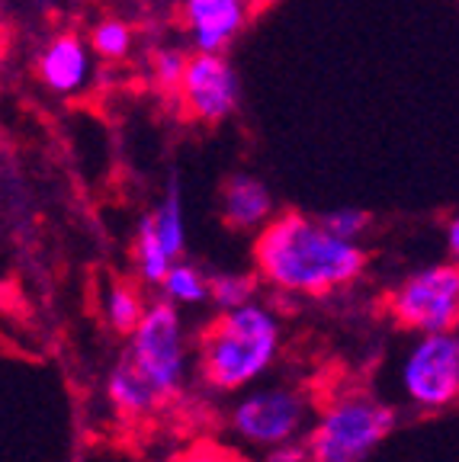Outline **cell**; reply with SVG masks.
<instances>
[{
    "label": "cell",
    "mask_w": 459,
    "mask_h": 462,
    "mask_svg": "<svg viewBox=\"0 0 459 462\" xmlns=\"http://www.w3.org/2000/svg\"><path fill=\"white\" fill-rule=\"evenodd\" d=\"M258 0H183V32L193 51H229L254 16Z\"/></svg>",
    "instance_id": "30bf717a"
},
{
    "label": "cell",
    "mask_w": 459,
    "mask_h": 462,
    "mask_svg": "<svg viewBox=\"0 0 459 462\" xmlns=\"http://www.w3.org/2000/svg\"><path fill=\"white\" fill-rule=\"evenodd\" d=\"M97 71V58L84 36L61 29L42 42L36 51V78L55 97H80L90 87Z\"/></svg>",
    "instance_id": "9c48e42d"
},
{
    "label": "cell",
    "mask_w": 459,
    "mask_h": 462,
    "mask_svg": "<svg viewBox=\"0 0 459 462\" xmlns=\"http://www.w3.org/2000/svg\"><path fill=\"white\" fill-rule=\"evenodd\" d=\"M145 305L148 302H145L136 286H129V282H113V286L107 289V296H103V318H107V325L113 328L116 334H126V337H129V331L138 325V318H142Z\"/></svg>",
    "instance_id": "e0dca14e"
},
{
    "label": "cell",
    "mask_w": 459,
    "mask_h": 462,
    "mask_svg": "<svg viewBox=\"0 0 459 462\" xmlns=\"http://www.w3.org/2000/svg\"><path fill=\"white\" fill-rule=\"evenodd\" d=\"M87 45L94 51V58L103 61H122L129 58V51L136 49V29L132 23L119 20V16H100L87 32Z\"/></svg>",
    "instance_id": "9a60e30c"
},
{
    "label": "cell",
    "mask_w": 459,
    "mask_h": 462,
    "mask_svg": "<svg viewBox=\"0 0 459 462\" xmlns=\"http://www.w3.org/2000/svg\"><path fill=\"white\" fill-rule=\"evenodd\" d=\"M0 32H4V4H0Z\"/></svg>",
    "instance_id": "cb8c5ba5"
},
{
    "label": "cell",
    "mask_w": 459,
    "mask_h": 462,
    "mask_svg": "<svg viewBox=\"0 0 459 462\" xmlns=\"http://www.w3.org/2000/svg\"><path fill=\"white\" fill-rule=\"evenodd\" d=\"M107 395L113 402V408L126 418H145V414L158 411L164 398L158 395V389L148 383V375L132 363V356L122 350L116 366L109 369L107 379Z\"/></svg>",
    "instance_id": "7c38bea8"
},
{
    "label": "cell",
    "mask_w": 459,
    "mask_h": 462,
    "mask_svg": "<svg viewBox=\"0 0 459 462\" xmlns=\"http://www.w3.org/2000/svg\"><path fill=\"white\" fill-rule=\"evenodd\" d=\"M177 103L187 119L202 125L225 123L241 106V78L225 51H193L177 84Z\"/></svg>",
    "instance_id": "ba28073f"
},
{
    "label": "cell",
    "mask_w": 459,
    "mask_h": 462,
    "mask_svg": "<svg viewBox=\"0 0 459 462\" xmlns=\"http://www.w3.org/2000/svg\"><path fill=\"white\" fill-rule=\"evenodd\" d=\"M322 225L331 231V235H338V238L347 241H357L366 235V228L373 225V216L360 206H344V209H334L328 216H322Z\"/></svg>",
    "instance_id": "ffe728a7"
},
{
    "label": "cell",
    "mask_w": 459,
    "mask_h": 462,
    "mask_svg": "<svg viewBox=\"0 0 459 462\" xmlns=\"http://www.w3.org/2000/svg\"><path fill=\"white\" fill-rule=\"evenodd\" d=\"M219 209L229 228L258 231L273 216V193L254 173H231L219 196Z\"/></svg>",
    "instance_id": "8fae6325"
},
{
    "label": "cell",
    "mask_w": 459,
    "mask_h": 462,
    "mask_svg": "<svg viewBox=\"0 0 459 462\" xmlns=\"http://www.w3.org/2000/svg\"><path fill=\"white\" fill-rule=\"evenodd\" d=\"M158 289L171 305H202L209 299V276L200 267L187 263L183 257L171 260L167 273L161 276Z\"/></svg>",
    "instance_id": "5bb4252c"
},
{
    "label": "cell",
    "mask_w": 459,
    "mask_h": 462,
    "mask_svg": "<svg viewBox=\"0 0 459 462\" xmlns=\"http://www.w3.org/2000/svg\"><path fill=\"white\" fill-rule=\"evenodd\" d=\"M283 350V328L276 311L264 302L229 309L200 337V379L212 392H244L260 383Z\"/></svg>",
    "instance_id": "7a4b0ae2"
},
{
    "label": "cell",
    "mask_w": 459,
    "mask_h": 462,
    "mask_svg": "<svg viewBox=\"0 0 459 462\" xmlns=\"http://www.w3.org/2000/svg\"><path fill=\"white\" fill-rule=\"evenodd\" d=\"M171 462H248L241 449L225 447L219 440H196L187 449H180Z\"/></svg>",
    "instance_id": "44dd1931"
},
{
    "label": "cell",
    "mask_w": 459,
    "mask_h": 462,
    "mask_svg": "<svg viewBox=\"0 0 459 462\" xmlns=\"http://www.w3.org/2000/svg\"><path fill=\"white\" fill-rule=\"evenodd\" d=\"M446 251H450V257L456 260V251H459V222L456 218L446 222Z\"/></svg>",
    "instance_id": "603a6c76"
},
{
    "label": "cell",
    "mask_w": 459,
    "mask_h": 462,
    "mask_svg": "<svg viewBox=\"0 0 459 462\" xmlns=\"http://www.w3.org/2000/svg\"><path fill=\"white\" fill-rule=\"evenodd\" d=\"M402 395L421 411H444L459 395V337L456 331L417 334L402 366Z\"/></svg>",
    "instance_id": "52a82bcc"
},
{
    "label": "cell",
    "mask_w": 459,
    "mask_h": 462,
    "mask_svg": "<svg viewBox=\"0 0 459 462\" xmlns=\"http://www.w3.org/2000/svg\"><path fill=\"white\" fill-rule=\"evenodd\" d=\"M389 311L405 331H456L459 270L456 263H434L405 276L389 296Z\"/></svg>",
    "instance_id": "8992f818"
},
{
    "label": "cell",
    "mask_w": 459,
    "mask_h": 462,
    "mask_svg": "<svg viewBox=\"0 0 459 462\" xmlns=\"http://www.w3.org/2000/svg\"><path fill=\"white\" fill-rule=\"evenodd\" d=\"M312 402L293 385H260L244 392L229 414V427L244 447L270 449L299 440L309 430Z\"/></svg>",
    "instance_id": "5b68a950"
},
{
    "label": "cell",
    "mask_w": 459,
    "mask_h": 462,
    "mask_svg": "<svg viewBox=\"0 0 459 462\" xmlns=\"http://www.w3.org/2000/svg\"><path fill=\"white\" fill-rule=\"evenodd\" d=\"M132 257H136V270H138V280L148 282V286H158L161 276L167 273L171 267V254L164 251V245L158 241L155 228H151L148 216L138 222L136 228V247H132Z\"/></svg>",
    "instance_id": "2e32d148"
},
{
    "label": "cell",
    "mask_w": 459,
    "mask_h": 462,
    "mask_svg": "<svg viewBox=\"0 0 459 462\" xmlns=\"http://www.w3.org/2000/svg\"><path fill=\"white\" fill-rule=\"evenodd\" d=\"M264 462H312V453L305 447V440H289V443H276V447L264 449Z\"/></svg>",
    "instance_id": "7402d4cb"
},
{
    "label": "cell",
    "mask_w": 459,
    "mask_h": 462,
    "mask_svg": "<svg viewBox=\"0 0 459 462\" xmlns=\"http://www.w3.org/2000/svg\"><path fill=\"white\" fill-rule=\"evenodd\" d=\"M395 430V408L366 392L331 398L312 424L305 447L312 462H363Z\"/></svg>",
    "instance_id": "3957f363"
},
{
    "label": "cell",
    "mask_w": 459,
    "mask_h": 462,
    "mask_svg": "<svg viewBox=\"0 0 459 462\" xmlns=\"http://www.w3.org/2000/svg\"><path fill=\"white\" fill-rule=\"evenodd\" d=\"M126 354L132 356L138 369L148 375V383L158 389V395L173 398L187 379V331H183V318L180 309L167 299L148 302L138 318V325L129 331Z\"/></svg>",
    "instance_id": "277c9868"
},
{
    "label": "cell",
    "mask_w": 459,
    "mask_h": 462,
    "mask_svg": "<svg viewBox=\"0 0 459 462\" xmlns=\"http://www.w3.org/2000/svg\"><path fill=\"white\" fill-rule=\"evenodd\" d=\"M187 55L190 51L183 45H161L155 55H151V84L158 87L161 94L173 97L177 94V84H180V74H183V65H187Z\"/></svg>",
    "instance_id": "d6986e66"
},
{
    "label": "cell",
    "mask_w": 459,
    "mask_h": 462,
    "mask_svg": "<svg viewBox=\"0 0 459 462\" xmlns=\"http://www.w3.org/2000/svg\"><path fill=\"white\" fill-rule=\"evenodd\" d=\"M251 257L267 286L309 299L351 286L366 270V251L357 241L331 235L322 218L305 212H273L254 235Z\"/></svg>",
    "instance_id": "6da1fadb"
},
{
    "label": "cell",
    "mask_w": 459,
    "mask_h": 462,
    "mask_svg": "<svg viewBox=\"0 0 459 462\" xmlns=\"http://www.w3.org/2000/svg\"><path fill=\"white\" fill-rule=\"evenodd\" d=\"M148 222L155 228V235H158V241L164 245V251L173 260L183 257V251H187V216H183V196H180L177 180L167 183L155 212H148Z\"/></svg>",
    "instance_id": "4fadbf2b"
},
{
    "label": "cell",
    "mask_w": 459,
    "mask_h": 462,
    "mask_svg": "<svg viewBox=\"0 0 459 462\" xmlns=\"http://www.w3.org/2000/svg\"><path fill=\"white\" fill-rule=\"evenodd\" d=\"M258 296V276L251 273H216L209 276V299L219 311L238 309Z\"/></svg>",
    "instance_id": "ac0fdd59"
}]
</instances>
